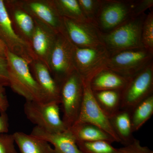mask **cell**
Returning a JSON list of instances; mask_svg holds the SVG:
<instances>
[{
	"instance_id": "6da1fadb",
	"label": "cell",
	"mask_w": 153,
	"mask_h": 153,
	"mask_svg": "<svg viewBox=\"0 0 153 153\" xmlns=\"http://www.w3.org/2000/svg\"><path fill=\"white\" fill-rule=\"evenodd\" d=\"M7 63L9 86L26 101L49 102L32 74L29 63L8 50L6 55Z\"/></svg>"
},
{
	"instance_id": "7a4b0ae2",
	"label": "cell",
	"mask_w": 153,
	"mask_h": 153,
	"mask_svg": "<svg viewBox=\"0 0 153 153\" xmlns=\"http://www.w3.org/2000/svg\"><path fill=\"white\" fill-rule=\"evenodd\" d=\"M146 15L144 13L132 18L109 33L101 34L103 45L110 55L125 50L144 48L141 30Z\"/></svg>"
},
{
	"instance_id": "3957f363",
	"label": "cell",
	"mask_w": 153,
	"mask_h": 153,
	"mask_svg": "<svg viewBox=\"0 0 153 153\" xmlns=\"http://www.w3.org/2000/svg\"><path fill=\"white\" fill-rule=\"evenodd\" d=\"M83 79L74 70L60 85V104L64 124L69 129L79 117L83 100Z\"/></svg>"
},
{
	"instance_id": "277c9868",
	"label": "cell",
	"mask_w": 153,
	"mask_h": 153,
	"mask_svg": "<svg viewBox=\"0 0 153 153\" xmlns=\"http://www.w3.org/2000/svg\"><path fill=\"white\" fill-rule=\"evenodd\" d=\"M136 1L102 0L95 23L100 33H109L130 19L137 17L135 13Z\"/></svg>"
},
{
	"instance_id": "5b68a950",
	"label": "cell",
	"mask_w": 153,
	"mask_h": 153,
	"mask_svg": "<svg viewBox=\"0 0 153 153\" xmlns=\"http://www.w3.org/2000/svg\"><path fill=\"white\" fill-rule=\"evenodd\" d=\"M59 105L56 101H26L24 112L36 126L51 132H62L67 129L60 117Z\"/></svg>"
},
{
	"instance_id": "8992f818",
	"label": "cell",
	"mask_w": 153,
	"mask_h": 153,
	"mask_svg": "<svg viewBox=\"0 0 153 153\" xmlns=\"http://www.w3.org/2000/svg\"><path fill=\"white\" fill-rule=\"evenodd\" d=\"M153 63V52L145 48L125 50L110 55L105 68L129 78Z\"/></svg>"
},
{
	"instance_id": "52a82bcc",
	"label": "cell",
	"mask_w": 153,
	"mask_h": 153,
	"mask_svg": "<svg viewBox=\"0 0 153 153\" xmlns=\"http://www.w3.org/2000/svg\"><path fill=\"white\" fill-rule=\"evenodd\" d=\"M153 94V63L128 78L121 91L120 109L130 112L141 102Z\"/></svg>"
},
{
	"instance_id": "ba28073f",
	"label": "cell",
	"mask_w": 153,
	"mask_h": 153,
	"mask_svg": "<svg viewBox=\"0 0 153 153\" xmlns=\"http://www.w3.org/2000/svg\"><path fill=\"white\" fill-rule=\"evenodd\" d=\"M74 46L64 33H57L55 46L50 58L48 68L55 81L61 83L75 70Z\"/></svg>"
},
{
	"instance_id": "9c48e42d",
	"label": "cell",
	"mask_w": 153,
	"mask_h": 153,
	"mask_svg": "<svg viewBox=\"0 0 153 153\" xmlns=\"http://www.w3.org/2000/svg\"><path fill=\"white\" fill-rule=\"evenodd\" d=\"M83 81L84 90L82 106L79 117L75 123H87L94 125L110 135L116 142L120 143V140L113 128L109 117L96 100L91 87V80L83 79Z\"/></svg>"
},
{
	"instance_id": "30bf717a",
	"label": "cell",
	"mask_w": 153,
	"mask_h": 153,
	"mask_svg": "<svg viewBox=\"0 0 153 153\" xmlns=\"http://www.w3.org/2000/svg\"><path fill=\"white\" fill-rule=\"evenodd\" d=\"M109 56L105 47L90 48L74 46L75 70L83 79L91 80L96 74L105 68Z\"/></svg>"
},
{
	"instance_id": "8fae6325",
	"label": "cell",
	"mask_w": 153,
	"mask_h": 153,
	"mask_svg": "<svg viewBox=\"0 0 153 153\" xmlns=\"http://www.w3.org/2000/svg\"><path fill=\"white\" fill-rule=\"evenodd\" d=\"M63 22L64 33L75 47L90 48L104 47L101 33L92 23L65 18H63Z\"/></svg>"
},
{
	"instance_id": "7c38bea8",
	"label": "cell",
	"mask_w": 153,
	"mask_h": 153,
	"mask_svg": "<svg viewBox=\"0 0 153 153\" xmlns=\"http://www.w3.org/2000/svg\"><path fill=\"white\" fill-rule=\"evenodd\" d=\"M0 40L10 52L22 57L29 65L36 59L30 45L20 38L14 30L3 0H0Z\"/></svg>"
},
{
	"instance_id": "4fadbf2b",
	"label": "cell",
	"mask_w": 153,
	"mask_h": 153,
	"mask_svg": "<svg viewBox=\"0 0 153 153\" xmlns=\"http://www.w3.org/2000/svg\"><path fill=\"white\" fill-rule=\"evenodd\" d=\"M21 2L33 19L56 33H64L63 18L57 10L54 0H21Z\"/></svg>"
},
{
	"instance_id": "5bb4252c",
	"label": "cell",
	"mask_w": 153,
	"mask_h": 153,
	"mask_svg": "<svg viewBox=\"0 0 153 153\" xmlns=\"http://www.w3.org/2000/svg\"><path fill=\"white\" fill-rule=\"evenodd\" d=\"M4 1L15 32L23 41L30 45L35 27L33 17L24 8L21 0Z\"/></svg>"
},
{
	"instance_id": "9a60e30c",
	"label": "cell",
	"mask_w": 153,
	"mask_h": 153,
	"mask_svg": "<svg viewBox=\"0 0 153 153\" xmlns=\"http://www.w3.org/2000/svg\"><path fill=\"white\" fill-rule=\"evenodd\" d=\"M34 20L35 27L30 43V48L36 59L44 63L48 68L57 33L41 22Z\"/></svg>"
},
{
	"instance_id": "2e32d148",
	"label": "cell",
	"mask_w": 153,
	"mask_h": 153,
	"mask_svg": "<svg viewBox=\"0 0 153 153\" xmlns=\"http://www.w3.org/2000/svg\"><path fill=\"white\" fill-rule=\"evenodd\" d=\"M29 65L33 76L47 100L60 104V85L52 76L48 67L38 59L33 60Z\"/></svg>"
},
{
	"instance_id": "e0dca14e",
	"label": "cell",
	"mask_w": 153,
	"mask_h": 153,
	"mask_svg": "<svg viewBox=\"0 0 153 153\" xmlns=\"http://www.w3.org/2000/svg\"><path fill=\"white\" fill-rule=\"evenodd\" d=\"M30 134L52 145L55 153H82L69 130L62 132H51L36 126Z\"/></svg>"
},
{
	"instance_id": "ac0fdd59",
	"label": "cell",
	"mask_w": 153,
	"mask_h": 153,
	"mask_svg": "<svg viewBox=\"0 0 153 153\" xmlns=\"http://www.w3.org/2000/svg\"><path fill=\"white\" fill-rule=\"evenodd\" d=\"M128 78L116 72L105 68L94 76L90 81L93 91L104 90L122 91L125 87Z\"/></svg>"
},
{
	"instance_id": "d6986e66",
	"label": "cell",
	"mask_w": 153,
	"mask_h": 153,
	"mask_svg": "<svg viewBox=\"0 0 153 153\" xmlns=\"http://www.w3.org/2000/svg\"><path fill=\"white\" fill-rule=\"evenodd\" d=\"M76 142L104 140L116 142L113 137L97 126L83 123H75L69 129Z\"/></svg>"
},
{
	"instance_id": "ffe728a7",
	"label": "cell",
	"mask_w": 153,
	"mask_h": 153,
	"mask_svg": "<svg viewBox=\"0 0 153 153\" xmlns=\"http://www.w3.org/2000/svg\"><path fill=\"white\" fill-rule=\"evenodd\" d=\"M13 135L21 153H55L49 143L31 134L17 131Z\"/></svg>"
},
{
	"instance_id": "44dd1931",
	"label": "cell",
	"mask_w": 153,
	"mask_h": 153,
	"mask_svg": "<svg viewBox=\"0 0 153 153\" xmlns=\"http://www.w3.org/2000/svg\"><path fill=\"white\" fill-rule=\"evenodd\" d=\"M113 128L120 143L124 146L129 144L134 138L131 120L130 112L125 110L120 109L109 118Z\"/></svg>"
},
{
	"instance_id": "7402d4cb",
	"label": "cell",
	"mask_w": 153,
	"mask_h": 153,
	"mask_svg": "<svg viewBox=\"0 0 153 153\" xmlns=\"http://www.w3.org/2000/svg\"><path fill=\"white\" fill-rule=\"evenodd\" d=\"M97 102L103 112L111 117L120 109L121 91L104 90L93 91Z\"/></svg>"
},
{
	"instance_id": "603a6c76",
	"label": "cell",
	"mask_w": 153,
	"mask_h": 153,
	"mask_svg": "<svg viewBox=\"0 0 153 153\" xmlns=\"http://www.w3.org/2000/svg\"><path fill=\"white\" fill-rule=\"evenodd\" d=\"M134 132L138 131L153 114V94L141 102L130 111Z\"/></svg>"
},
{
	"instance_id": "cb8c5ba5",
	"label": "cell",
	"mask_w": 153,
	"mask_h": 153,
	"mask_svg": "<svg viewBox=\"0 0 153 153\" xmlns=\"http://www.w3.org/2000/svg\"><path fill=\"white\" fill-rule=\"evenodd\" d=\"M54 2L62 18L79 22H88L81 10L78 0H54Z\"/></svg>"
},
{
	"instance_id": "d4e9b609",
	"label": "cell",
	"mask_w": 153,
	"mask_h": 153,
	"mask_svg": "<svg viewBox=\"0 0 153 153\" xmlns=\"http://www.w3.org/2000/svg\"><path fill=\"white\" fill-rule=\"evenodd\" d=\"M82 153H124L122 148L117 149L106 141L76 142Z\"/></svg>"
},
{
	"instance_id": "484cf974",
	"label": "cell",
	"mask_w": 153,
	"mask_h": 153,
	"mask_svg": "<svg viewBox=\"0 0 153 153\" xmlns=\"http://www.w3.org/2000/svg\"><path fill=\"white\" fill-rule=\"evenodd\" d=\"M143 47L153 52V11L146 14L143 22L141 30Z\"/></svg>"
},
{
	"instance_id": "4316f807",
	"label": "cell",
	"mask_w": 153,
	"mask_h": 153,
	"mask_svg": "<svg viewBox=\"0 0 153 153\" xmlns=\"http://www.w3.org/2000/svg\"><path fill=\"white\" fill-rule=\"evenodd\" d=\"M78 1L85 18L95 25L102 0H78Z\"/></svg>"
},
{
	"instance_id": "83f0119b",
	"label": "cell",
	"mask_w": 153,
	"mask_h": 153,
	"mask_svg": "<svg viewBox=\"0 0 153 153\" xmlns=\"http://www.w3.org/2000/svg\"><path fill=\"white\" fill-rule=\"evenodd\" d=\"M13 134H0V153H17Z\"/></svg>"
},
{
	"instance_id": "f1b7e54d",
	"label": "cell",
	"mask_w": 153,
	"mask_h": 153,
	"mask_svg": "<svg viewBox=\"0 0 153 153\" xmlns=\"http://www.w3.org/2000/svg\"><path fill=\"white\" fill-rule=\"evenodd\" d=\"M124 153H153L147 146H143L138 140L134 138L129 144L123 147Z\"/></svg>"
},
{
	"instance_id": "f546056e",
	"label": "cell",
	"mask_w": 153,
	"mask_h": 153,
	"mask_svg": "<svg viewBox=\"0 0 153 153\" xmlns=\"http://www.w3.org/2000/svg\"><path fill=\"white\" fill-rule=\"evenodd\" d=\"M153 0H137L135 13L137 16L145 13L148 9L152 7Z\"/></svg>"
},
{
	"instance_id": "4dcf8cb0",
	"label": "cell",
	"mask_w": 153,
	"mask_h": 153,
	"mask_svg": "<svg viewBox=\"0 0 153 153\" xmlns=\"http://www.w3.org/2000/svg\"><path fill=\"white\" fill-rule=\"evenodd\" d=\"M7 67L6 58L0 55V81L4 86H9Z\"/></svg>"
},
{
	"instance_id": "1f68e13d",
	"label": "cell",
	"mask_w": 153,
	"mask_h": 153,
	"mask_svg": "<svg viewBox=\"0 0 153 153\" xmlns=\"http://www.w3.org/2000/svg\"><path fill=\"white\" fill-rule=\"evenodd\" d=\"M4 86L0 85V113L6 112L9 107V102Z\"/></svg>"
},
{
	"instance_id": "d6a6232c",
	"label": "cell",
	"mask_w": 153,
	"mask_h": 153,
	"mask_svg": "<svg viewBox=\"0 0 153 153\" xmlns=\"http://www.w3.org/2000/svg\"><path fill=\"white\" fill-rule=\"evenodd\" d=\"M9 123L8 115L6 112L1 113L0 115V134L8 133Z\"/></svg>"
},
{
	"instance_id": "836d02e7",
	"label": "cell",
	"mask_w": 153,
	"mask_h": 153,
	"mask_svg": "<svg viewBox=\"0 0 153 153\" xmlns=\"http://www.w3.org/2000/svg\"><path fill=\"white\" fill-rule=\"evenodd\" d=\"M8 49L6 45L0 40V55L6 58V53Z\"/></svg>"
},
{
	"instance_id": "e575fe53",
	"label": "cell",
	"mask_w": 153,
	"mask_h": 153,
	"mask_svg": "<svg viewBox=\"0 0 153 153\" xmlns=\"http://www.w3.org/2000/svg\"><path fill=\"white\" fill-rule=\"evenodd\" d=\"M4 85V84H3V83H2V82H1V81H0V85Z\"/></svg>"
}]
</instances>
